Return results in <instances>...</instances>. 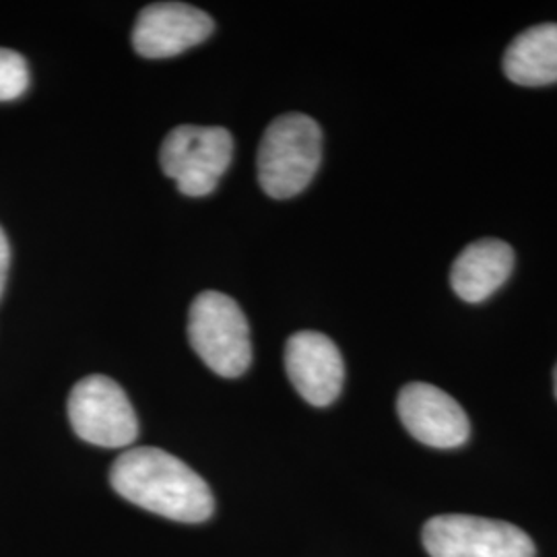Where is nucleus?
<instances>
[{"label":"nucleus","instance_id":"obj_11","mask_svg":"<svg viewBox=\"0 0 557 557\" xmlns=\"http://www.w3.org/2000/svg\"><path fill=\"white\" fill-rule=\"evenodd\" d=\"M506 77L522 87L557 81V23H541L522 32L504 54Z\"/></svg>","mask_w":557,"mask_h":557},{"label":"nucleus","instance_id":"obj_10","mask_svg":"<svg viewBox=\"0 0 557 557\" xmlns=\"http://www.w3.org/2000/svg\"><path fill=\"white\" fill-rule=\"evenodd\" d=\"M515 269V250L496 238L479 239L458 255L450 283L458 298L481 304L494 296Z\"/></svg>","mask_w":557,"mask_h":557},{"label":"nucleus","instance_id":"obj_7","mask_svg":"<svg viewBox=\"0 0 557 557\" xmlns=\"http://www.w3.org/2000/svg\"><path fill=\"white\" fill-rule=\"evenodd\" d=\"M397 411L405 430L432 448H457L471 434L465 409L448 393L425 382L407 384L398 393Z\"/></svg>","mask_w":557,"mask_h":557},{"label":"nucleus","instance_id":"obj_1","mask_svg":"<svg viewBox=\"0 0 557 557\" xmlns=\"http://www.w3.org/2000/svg\"><path fill=\"white\" fill-rule=\"evenodd\" d=\"M110 483L143 510L178 522H202L215 510L207 481L184 460L160 448H133L120 455Z\"/></svg>","mask_w":557,"mask_h":557},{"label":"nucleus","instance_id":"obj_13","mask_svg":"<svg viewBox=\"0 0 557 557\" xmlns=\"http://www.w3.org/2000/svg\"><path fill=\"white\" fill-rule=\"evenodd\" d=\"M9 264H11V248H9V239H7L2 227H0V298H2V292H4Z\"/></svg>","mask_w":557,"mask_h":557},{"label":"nucleus","instance_id":"obj_5","mask_svg":"<svg viewBox=\"0 0 557 557\" xmlns=\"http://www.w3.org/2000/svg\"><path fill=\"white\" fill-rule=\"evenodd\" d=\"M423 547L432 557H535L531 537L510 522L444 515L423 527Z\"/></svg>","mask_w":557,"mask_h":557},{"label":"nucleus","instance_id":"obj_3","mask_svg":"<svg viewBox=\"0 0 557 557\" xmlns=\"http://www.w3.org/2000/svg\"><path fill=\"white\" fill-rule=\"evenodd\" d=\"M188 338L199 358L223 379H238L252 363L250 326L236 299L202 292L188 312Z\"/></svg>","mask_w":557,"mask_h":557},{"label":"nucleus","instance_id":"obj_14","mask_svg":"<svg viewBox=\"0 0 557 557\" xmlns=\"http://www.w3.org/2000/svg\"><path fill=\"white\" fill-rule=\"evenodd\" d=\"M554 386H556V398H557V366H556V372H554Z\"/></svg>","mask_w":557,"mask_h":557},{"label":"nucleus","instance_id":"obj_2","mask_svg":"<svg viewBox=\"0 0 557 557\" xmlns=\"http://www.w3.org/2000/svg\"><path fill=\"white\" fill-rule=\"evenodd\" d=\"M322 131L306 114H285L273 120L260 140L259 182L273 199H292L306 190L319 172Z\"/></svg>","mask_w":557,"mask_h":557},{"label":"nucleus","instance_id":"obj_6","mask_svg":"<svg viewBox=\"0 0 557 557\" xmlns=\"http://www.w3.org/2000/svg\"><path fill=\"white\" fill-rule=\"evenodd\" d=\"M69 419L81 440L101 448H124L139 436V419L126 393L119 382L100 374L73 386Z\"/></svg>","mask_w":557,"mask_h":557},{"label":"nucleus","instance_id":"obj_4","mask_svg":"<svg viewBox=\"0 0 557 557\" xmlns=\"http://www.w3.org/2000/svg\"><path fill=\"white\" fill-rule=\"evenodd\" d=\"M234 139L221 126H176L161 145V170L186 197H207L232 163Z\"/></svg>","mask_w":557,"mask_h":557},{"label":"nucleus","instance_id":"obj_12","mask_svg":"<svg viewBox=\"0 0 557 557\" xmlns=\"http://www.w3.org/2000/svg\"><path fill=\"white\" fill-rule=\"evenodd\" d=\"M29 85L27 62L15 50L0 48V101L17 100Z\"/></svg>","mask_w":557,"mask_h":557},{"label":"nucleus","instance_id":"obj_9","mask_svg":"<svg viewBox=\"0 0 557 557\" xmlns=\"http://www.w3.org/2000/svg\"><path fill=\"white\" fill-rule=\"evenodd\" d=\"M285 370L299 397L314 407L337 400L345 380V363L337 345L314 331H301L287 338Z\"/></svg>","mask_w":557,"mask_h":557},{"label":"nucleus","instance_id":"obj_8","mask_svg":"<svg viewBox=\"0 0 557 557\" xmlns=\"http://www.w3.org/2000/svg\"><path fill=\"white\" fill-rule=\"evenodd\" d=\"M213 20L193 4L156 2L145 7L133 29V46L145 59H170L207 40Z\"/></svg>","mask_w":557,"mask_h":557}]
</instances>
